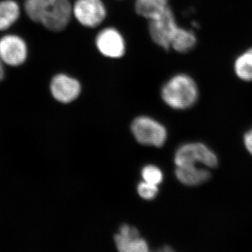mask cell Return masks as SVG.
Here are the masks:
<instances>
[{"label": "cell", "instance_id": "obj_8", "mask_svg": "<svg viewBox=\"0 0 252 252\" xmlns=\"http://www.w3.org/2000/svg\"><path fill=\"white\" fill-rule=\"evenodd\" d=\"M28 57V46L22 38L8 34L0 39V59L8 65H21Z\"/></svg>", "mask_w": 252, "mask_h": 252}, {"label": "cell", "instance_id": "obj_17", "mask_svg": "<svg viewBox=\"0 0 252 252\" xmlns=\"http://www.w3.org/2000/svg\"><path fill=\"white\" fill-rule=\"evenodd\" d=\"M137 193L141 198L144 200H152L157 196L158 189L157 185H152L147 182H140L137 186Z\"/></svg>", "mask_w": 252, "mask_h": 252}, {"label": "cell", "instance_id": "obj_10", "mask_svg": "<svg viewBox=\"0 0 252 252\" xmlns=\"http://www.w3.org/2000/svg\"><path fill=\"white\" fill-rule=\"evenodd\" d=\"M116 246L121 252H147L149 245L141 238L139 230L135 227L124 224L120 227L119 233L114 237Z\"/></svg>", "mask_w": 252, "mask_h": 252}, {"label": "cell", "instance_id": "obj_5", "mask_svg": "<svg viewBox=\"0 0 252 252\" xmlns=\"http://www.w3.org/2000/svg\"><path fill=\"white\" fill-rule=\"evenodd\" d=\"M177 166L203 164L209 167H216L218 158L216 154L203 143H189L181 146L175 155Z\"/></svg>", "mask_w": 252, "mask_h": 252}, {"label": "cell", "instance_id": "obj_11", "mask_svg": "<svg viewBox=\"0 0 252 252\" xmlns=\"http://www.w3.org/2000/svg\"><path fill=\"white\" fill-rule=\"evenodd\" d=\"M175 175L181 183L187 186H198L210 180L211 173L206 169L194 165L177 166Z\"/></svg>", "mask_w": 252, "mask_h": 252}, {"label": "cell", "instance_id": "obj_4", "mask_svg": "<svg viewBox=\"0 0 252 252\" xmlns=\"http://www.w3.org/2000/svg\"><path fill=\"white\" fill-rule=\"evenodd\" d=\"M178 28L170 6L149 21V35L157 45L166 51L171 49L172 39Z\"/></svg>", "mask_w": 252, "mask_h": 252}, {"label": "cell", "instance_id": "obj_13", "mask_svg": "<svg viewBox=\"0 0 252 252\" xmlns=\"http://www.w3.org/2000/svg\"><path fill=\"white\" fill-rule=\"evenodd\" d=\"M197 38L193 31L179 27L171 41V48L180 54H186L196 45Z\"/></svg>", "mask_w": 252, "mask_h": 252}, {"label": "cell", "instance_id": "obj_9", "mask_svg": "<svg viewBox=\"0 0 252 252\" xmlns=\"http://www.w3.org/2000/svg\"><path fill=\"white\" fill-rule=\"evenodd\" d=\"M50 89L56 100L67 104L75 100L80 95L81 85L76 78L61 73L52 78Z\"/></svg>", "mask_w": 252, "mask_h": 252}, {"label": "cell", "instance_id": "obj_19", "mask_svg": "<svg viewBox=\"0 0 252 252\" xmlns=\"http://www.w3.org/2000/svg\"><path fill=\"white\" fill-rule=\"evenodd\" d=\"M4 77V69L3 66V61L0 59V81L2 80Z\"/></svg>", "mask_w": 252, "mask_h": 252}, {"label": "cell", "instance_id": "obj_16", "mask_svg": "<svg viewBox=\"0 0 252 252\" xmlns=\"http://www.w3.org/2000/svg\"><path fill=\"white\" fill-rule=\"evenodd\" d=\"M142 177L144 182L157 186L160 185L163 180L161 170L153 165H147L142 169Z\"/></svg>", "mask_w": 252, "mask_h": 252}, {"label": "cell", "instance_id": "obj_12", "mask_svg": "<svg viewBox=\"0 0 252 252\" xmlns=\"http://www.w3.org/2000/svg\"><path fill=\"white\" fill-rule=\"evenodd\" d=\"M169 6L168 0H136L135 9L139 16L149 21L162 14Z\"/></svg>", "mask_w": 252, "mask_h": 252}, {"label": "cell", "instance_id": "obj_14", "mask_svg": "<svg viewBox=\"0 0 252 252\" xmlns=\"http://www.w3.org/2000/svg\"><path fill=\"white\" fill-rule=\"evenodd\" d=\"M19 5L14 0L0 1V31H5L17 21L20 16Z\"/></svg>", "mask_w": 252, "mask_h": 252}, {"label": "cell", "instance_id": "obj_15", "mask_svg": "<svg viewBox=\"0 0 252 252\" xmlns=\"http://www.w3.org/2000/svg\"><path fill=\"white\" fill-rule=\"evenodd\" d=\"M235 74L240 79L252 81V48L247 50L235 61Z\"/></svg>", "mask_w": 252, "mask_h": 252}, {"label": "cell", "instance_id": "obj_6", "mask_svg": "<svg viewBox=\"0 0 252 252\" xmlns=\"http://www.w3.org/2000/svg\"><path fill=\"white\" fill-rule=\"evenodd\" d=\"M73 16L84 27L94 28L107 17L102 0H76L72 4Z\"/></svg>", "mask_w": 252, "mask_h": 252}, {"label": "cell", "instance_id": "obj_18", "mask_svg": "<svg viewBox=\"0 0 252 252\" xmlns=\"http://www.w3.org/2000/svg\"><path fill=\"white\" fill-rule=\"evenodd\" d=\"M244 143L248 152L252 156V128L248 131L244 136Z\"/></svg>", "mask_w": 252, "mask_h": 252}, {"label": "cell", "instance_id": "obj_2", "mask_svg": "<svg viewBox=\"0 0 252 252\" xmlns=\"http://www.w3.org/2000/svg\"><path fill=\"white\" fill-rule=\"evenodd\" d=\"M198 88L190 76L177 74L164 84L161 97L167 105L175 109L190 108L198 100Z\"/></svg>", "mask_w": 252, "mask_h": 252}, {"label": "cell", "instance_id": "obj_1", "mask_svg": "<svg viewBox=\"0 0 252 252\" xmlns=\"http://www.w3.org/2000/svg\"><path fill=\"white\" fill-rule=\"evenodd\" d=\"M25 10L32 21L54 32L65 29L73 16L69 0H26Z\"/></svg>", "mask_w": 252, "mask_h": 252}, {"label": "cell", "instance_id": "obj_7", "mask_svg": "<svg viewBox=\"0 0 252 252\" xmlns=\"http://www.w3.org/2000/svg\"><path fill=\"white\" fill-rule=\"evenodd\" d=\"M95 45L99 52L109 59H120L126 53L124 36L117 29L112 27L104 28L97 33Z\"/></svg>", "mask_w": 252, "mask_h": 252}, {"label": "cell", "instance_id": "obj_3", "mask_svg": "<svg viewBox=\"0 0 252 252\" xmlns=\"http://www.w3.org/2000/svg\"><path fill=\"white\" fill-rule=\"evenodd\" d=\"M136 140L144 145L162 147L167 140V130L162 124L148 117L136 118L131 124Z\"/></svg>", "mask_w": 252, "mask_h": 252}]
</instances>
